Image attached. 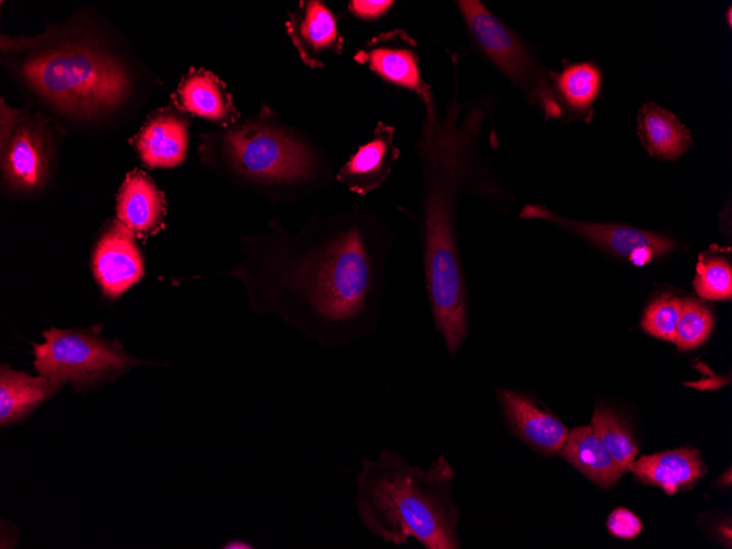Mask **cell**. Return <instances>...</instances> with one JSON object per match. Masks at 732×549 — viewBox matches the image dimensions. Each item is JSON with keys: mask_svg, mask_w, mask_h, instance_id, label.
<instances>
[{"mask_svg": "<svg viewBox=\"0 0 732 549\" xmlns=\"http://www.w3.org/2000/svg\"><path fill=\"white\" fill-rule=\"evenodd\" d=\"M271 111L263 107L255 121L225 134L224 152L229 164L245 179L264 184L294 183L314 172V157L298 141L271 121Z\"/></svg>", "mask_w": 732, "mask_h": 549, "instance_id": "cell-7", "label": "cell"}, {"mask_svg": "<svg viewBox=\"0 0 732 549\" xmlns=\"http://www.w3.org/2000/svg\"><path fill=\"white\" fill-rule=\"evenodd\" d=\"M694 286L699 296L710 300L730 299L732 270L721 256H700Z\"/></svg>", "mask_w": 732, "mask_h": 549, "instance_id": "cell-25", "label": "cell"}, {"mask_svg": "<svg viewBox=\"0 0 732 549\" xmlns=\"http://www.w3.org/2000/svg\"><path fill=\"white\" fill-rule=\"evenodd\" d=\"M680 307L678 297L661 295L648 306L642 319L643 330L657 339L674 342Z\"/></svg>", "mask_w": 732, "mask_h": 549, "instance_id": "cell-26", "label": "cell"}, {"mask_svg": "<svg viewBox=\"0 0 732 549\" xmlns=\"http://www.w3.org/2000/svg\"><path fill=\"white\" fill-rule=\"evenodd\" d=\"M418 142L423 172L421 247L434 327L455 355L468 334V289L457 237V207L474 161L483 112L457 100L443 107L432 95Z\"/></svg>", "mask_w": 732, "mask_h": 549, "instance_id": "cell-2", "label": "cell"}, {"mask_svg": "<svg viewBox=\"0 0 732 549\" xmlns=\"http://www.w3.org/2000/svg\"><path fill=\"white\" fill-rule=\"evenodd\" d=\"M549 78L563 113L568 110L569 115L584 119L587 112L592 114L603 84V73L596 64H569L560 72L549 70Z\"/></svg>", "mask_w": 732, "mask_h": 549, "instance_id": "cell-22", "label": "cell"}, {"mask_svg": "<svg viewBox=\"0 0 732 549\" xmlns=\"http://www.w3.org/2000/svg\"><path fill=\"white\" fill-rule=\"evenodd\" d=\"M392 3L390 0H354L348 8L355 15L371 20L382 15Z\"/></svg>", "mask_w": 732, "mask_h": 549, "instance_id": "cell-28", "label": "cell"}, {"mask_svg": "<svg viewBox=\"0 0 732 549\" xmlns=\"http://www.w3.org/2000/svg\"><path fill=\"white\" fill-rule=\"evenodd\" d=\"M456 3L470 34L488 58L546 118H561L562 107L549 71L524 41L481 1L460 0Z\"/></svg>", "mask_w": 732, "mask_h": 549, "instance_id": "cell-6", "label": "cell"}, {"mask_svg": "<svg viewBox=\"0 0 732 549\" xmlns=\"http://www.w3.org/2000/svg\"><path fill=\"white\" fill-rule=\"evenodd\" d=\"M45 342L34 345V367L55 388L69 382L76 391L113 380L140 364L127 355L117 341L102 338L94 329L43 332Z\"/></svg>", "mask_w": 732, "mask_h": 549, "instance_id": "cell-5", "label": "cell"}, {"mask_svg": "<svg viewBox=\"0 0 732 549\" xmlns=\"http://www.w3.org/2000/svg\"><path fill=\"white\" fill-rule=\"evenodd\" d=\"M15 46L24 49L13 65L18 76L61 111L93 114L119 104L129 92L124 66L88 43L33 39Z\"/></svg>", "mask_w": 732, "mask_h": 549, "instance_id": "cell-4", "label": "cell"}, {"mask_svg": "<svg viewBox=\"0 0 732 549\" xmlns=\"http://www.w3.org/2000/svg\"><path fill=\"white\" fill-rule=\"evenodd\" d=\"M560 455L602 487L614 485L624 473L591 426L570 431Z\"/></svg>", "mask_w": 732, "mask_h": 549, "instance_id": "cell-20", "label": "cell"}, {"mask_svg": "<svg viewBox=\"0 0 732 549\" xmlns=\"http://www.w3.org/2000/svg\"><path fill=\"white\" fill-rule=\"evenodd\" d=\"M712 328L713 317L708 307L691 298L682 300L674 340L679 350H689L702 344L710 335Z\"/></svg>", "mask_w": 732, "mask_h": 549, "instance_id": "cell-24", "label": "cell"}, {"mask_svg": "<svg viewBox=\"0 0 732 549\" xmlns=\"http://www.w3.org/2000/svg\"><path fill=\"white\" fill-rule=\"evenodd\" d=\"M615 461L627 471L638 451L634 441L621 420L609 409L596 408L590 425Z\"/></svg>", "mask_w": 732, "mask_h": 549, "instance_id": "cell-23", "label": "cell"}, {"mask_svg": "<svg viewBox=\"0 0 732 549\" xmlns=\"http://www.w3.org/2000/svg\"><path fill=\"white\" fill-rule=\"evenodd\" d=\"M393 138V127L378 123L371 139L359 147L339 170L336 180L359 195L378 188L390 174L400 155Z\"/></svg>", "mask_w": 732, "mask_h": 549, "instance_id": "cell-14", "label": "cell"}, {"mask_svg": "<svg viewBox=\"0 0 732 549\" xmlns=\"http://www.w3.org/2000/svg\"><path fill=\"white\" fill-rule=\"evenodd\" d=\"M165 211L164 198L149 176L134 171L125 179L116 204L118 220L133 233L153 231Z\"/></svg>", "mask_w": 732, "mask_h": 549, "instance_id": "cell-18", "label": "cell"}, {"mask_svg": "<svg viewBox=\"0 0 732 549\" xmlns=\"http://www.w3.org/2000/svg\"><path fill=\"white\" fill-rule=\"evenodd\" d=\"M386 250L354 221L293 255L270 258L255 302L323 345L351 342L377 324Z\"/></svg>", "mask_w": 732, "mask_h": 549, "instance_id": "cell-1", "label": "cell"}, {"mask_svg": "<svg viewBox=\"0 0 732 549\" xmlns=\"http://www.w3.org/2000/svg\"><path fill=\"white\" fill-rule=\"evenodd\" d=\"M224 548H228V549H231V548H237V549L248 548V549H250V548H253V547H251L249 544H247L244 541L236 539V540H231L230 542L225 545Z\"/></svg>", "mask_w": 732, "mask_h": 549, "instance_id": "cell-29", "label": "cell"}, {"mask_svg": "<svg viewBox=\"0 0 732 549\" xmlns=\"http://www.w3.org/2000/svg\"><path fill=\"white\" fill-rule=\"evenodd\" d=\"M188 123L181 115L167 111L151 117L136 138L141 160L152 168H173L186 157Z\"/></svg>", "mask_w": 732, "mask_h": 549, "instance_id": "cell-15", "label": "cell"}, {"mask_svg": "<svg viewBox=\"0 0 732 549\" xmlns=\"http://www.w3.org/2000/svg\"><path fill=\"white\" fill-rule=\"evenodd\" d=\"M286 31L301 60L310 68L323 67L322 55L327 52L342 53L343 38L335 19L321 1H300L298 8L288 13Z\"/></svg>", "mask_w": 732, "mask_h": 549, "instance_id": "cell-12", "label": "cell"}, {"mask_svg": "<svg viewBox=\"0 0 732 549\" xmlns=\"http://www.w3.org/2000/svg\"><path fill=\"white\" fill-rule=\"evenodd\" d=\"M727 14H728V23L729 26L731 27V7H729Z\"/></svg>", "mask_w": 732, "mask_h": 549, "instance_id": "cell-30", "label": "cell"}, {"mask_svg": "<svg viewBox=\"0 0 732 549\" xmlns=\"http://www.w3.org/2000/svg\"><path fill=\"white\" fill-rule=\"evenodd\" d=\"M497 394L513 432L523 442L548 455L560 453L569 431L554 414L523 393L501 388Z\"/></svg>", "mask_w": 732, "mask_h": 549, "instance_id": "cell-13", "label": "cell"}, {"mask_svg": "<svg viewBox=\"0 0 732 549\" xmlns=\"http://www.w3.org/2000/svg\"><path fill=\"white\" fill-rule=\"evenodd\" d=\"M93 273L103 294L119 297L144 276V263L134 233L114 222L103 233L93 253Z\"/></svg>", "mask_w": 732, "mask_h": 549, "instance_id": "cell-11", "label": "cell"}, {"mask_svg": "<svg viewBox=\"0 0 732 549\" xmlns=\"http://www.w3.org/2000/svg\"><path fill=\"white\" fill-rule=\"evenodd\" d=\"M607 527L609 533L617 538L632 539L640 534L642 524L629 510L617 508L610 513Z\"/></svg>", "mask_w": 732, "mask_h": 549, "instance_id": "cell-27", "label": "cell"}, {"mask_svg": "<svg viewBox=\"0 0 732 549\" xmlns=\"http://www.w3.org/2000/svg\"><path fill=\"white\" fill-rule=\"evenodd\" d=\"M454 481L444 455L422 469L382 448L376 459H362L355 492L361 523L386 544L400 546L413 538L425 549H459Z\"/></svg>", "mask_w": 732, "mask_h": 549, "instance_id": "cell-3", "label": "cell"}, {"mask_svg": "<svg viewBox=\"0 0 732 549\" xmlns=\"http://www.w3.org/2000/svg\"><path fill=\"white\" fill-rule=\"evenodd\" d=\"M354 58L385 81L415 92L423 103L433 95L421 76L416 44L403 30L378 34Z\"/></svg>", "mask_w": 732, "mask_h": 549, "instance_id": "cell-10", "label": "cell"}, {"mask_svg": "<svg viewBox=\"0 0 732 549\" xmlns=\"http://www.w3.org/2000/svg\"><path fill=\"white\" fill-rule=\"evenodd\" d=\"M637 134L649 155L660 160H677L694 144L690 130L678 117L654 102L640 107Z\"/></svg>", "mask_w": 732, "mask_h": 549, "instance_id": "cell-17", "label": "cell"}, {"mask_svg": "<svg viewBox=\"0 0 732 549\" xmlns=\"http://www.w3.org/2000/svg\"><path fill=\"white\" fill-rule=\"evenodd\" d=\"M58 391L45 377H33L2 365L0 370V424L23 420Z\"/></svg>", "mask_w": 732, "mask_h": 549, "instance_id": "cell-21", "label": "cell"}, {"mask_svg": "<svg viewBox=\"0 0 732 549\" xmlns=\"http://www.w3.org/2000/svg\"><path fill=\"white\" fill-rule=\"evenodd\" d=\"M519 216L529 219H541L557 225L605 251L627 259L637 266H642L653 259L665 255L676 245L673 239L657 232L621 224L573 220L538 204L526 205L521 210Z\"/></svg>", "mask_w": 732, "mask_h": 549, "instance_id": "cell-9", "label": "cell"}, {"mask_svg": "<svg viewBox=\"0 0 732 549\" xmlns=\"http://www.w3.org/2000/svg\"><path fill=\"white\" fill-rule=\"evenodd\" d=\"M628 470L640 481L674 494L678 489L698 481L706 467L696 449L684 447L641 456L631 462Z\"/></svg>", "mask_w": 732, "mask_h": 549, "instance_id": "cell-16", "label": "cell"}, {"mask_svg": "<svg viewBox=\"0 0 732 549\" xmlns=\"http://www.w3.org/2000/svg\"><path fill=\"white\" fill-rule=\"evenodd\" d=\"M1 171L15 191L39 190L49 175L50 146L42 124L1 102Z\"/></svg>", "mask_w": 732, "mask_h": 549, "instance_id": "cell-8", "label": "cell"}, {"mask_svg": "<svg viewBox=\"0 0 732 549\" xmlns=\"http://www.w3.org/2000/svg\"><path fill=\"white\" fill-rule=\"evenodd\" d=\"M178 96L183 110L199 117L220 124H230L238 118L231 95L210 71L191 69L179 84Z\"/></svg>", "mask_w": 732, "mask_h": 549, "instance_id": "cell-19", "label": "cell"}]
</instances>
